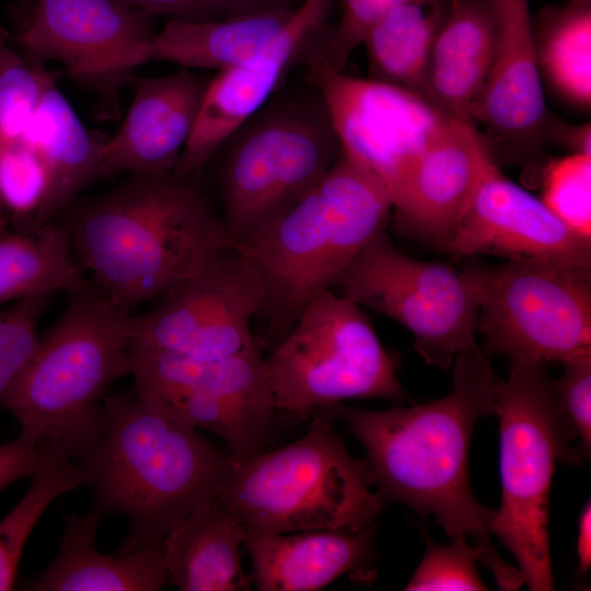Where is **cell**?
Here are the masks:
<instances>
[{
    "mask_svg": "<svg viewBox=\"0 0 591 591\" xmlns=\"http://www.w3.org/2000/svg\"><path fill=\"white\" fill-rule=\"evenodd\" d=\"M546 139H553L561 147L571 151L591 155V128L590 124L568 125L561 120H552Z\"/></svg>",
    "mask_w": 591,
    "mask_h": 591,
    "instance_id": "60d3db41",
    "label": "cell"
},
{
    "mask_svg": "<svg viewBox=\"0 0 591 591\" xmlns=\"http://www.w3.org/2000/svg\"><path fill=\"white\" fill-rule=\"evenodd\" d=\"M581 1H588V2H590V0H581Z\"/></svg>",
    "mask_w": 591,
    "mask_h": 591,
    "instance_id": "f6af8a7d",
    "label": "cell"
},
{
    "mask_svg": "<svg viewBox=\"0 0 591 591\" xmlns=\"http://www.w3.org/2000/svg\"><path fill=\"white\" fill-rule=\"evenodd\" d=\"M577 555L579 571L584 575L591 567V505L583 507L578 522Z\"/></svg>",
    "mask_w": 591,
    "mask_h": 591,
    "instance_id": "b9f144b4",
    "label": "cell"
},
{
    "mask_svg": "<svg viewBox=\"0 0 591 591\" xmlns=\"http://www.w3.org/2000/svg\"><path fill=\"white\" fill-rule=\"evenodd\" d=\"M468 268L490 350L510 362L591 356V268L530 259Z\"/></svg>",
    "mask_w": 591,
    "mask_h": 591,
    "instance_id": "30bf717a",
    "label": "cell"
},
{
    "mask_svg": "<svg viewBox=\"0 0 591 591\" xmlns=\"http://www.w3.org/2000/svg\"><path fill=\"white\" fill-rule=\"evenodd\" d=\"M246 530L221 495L176 523L163 541L169 584L181 591H246L252 576L241 565Z\"/></svg>",
    "mask_w": 591,
    "mask_h": 591,
    "instance_id": "603a6c76",
    "label": "cell"
},
{
    "mask_svg": "<svg viewBox=\"0 0 591 591\" xmlns=\"http://www.w3.org/2000/svg\"><path fill=\"white\" fill-rule=\"evenodd\" d=\"M153 16L118 0H36L10 38L32 58L61 62L97 95L101 119H116L119 90L135 79L132 57L157 34Z\"/></svg>",
    "mask_w": 591,
    "mask_h": 591,
    "instance_id": "5bb4252c",
    "label": "cell"
},
{
    "mask_svg": "<svg viewBox=\"0 0 591 591\" xmlns=\"http://www.w3.org/2000/svg\"><path fill=\"white\" fill-rule=\"evenodd\" d=\"M9 222V217L0 201V232L5 231V227Z\"/></svg>",
    "mask_w": 591,
    "mask_h": 591,
    "instance_id": "7bdbcfd3",
    "label": "cell"
},
{
    "mask_svg": "<svg viewBox=\"0 0 591 591\" xmlns=\"http://www.w3.org/2000/svg\"><path fill=\"white\" fill-rule=\"evenodd\" d=\"M60 290L99 291L74 259L62 218L34 232H0V304Z\"/></svg>",
    "mask_w": 591,
    "mask_h": 591,
    "instance_id": "4316f807",
    "label": "cell"
},
{
    "mask_svg": "<svg viewBox=\"0 0 591 591\" xmlns=\"http://www.w3.org/2000/svg\"><path fill=\"white\" fill-rule=\"evenodd\" d=\"M340 153L326 101L315 84L273 95L215 154L220 159L221 216L234 244L291 208Z\"/></svg>",
    "mask_w": 591,
    "mask_h": 591,
    "instance_id": "52a82bcc",
    "label": "cell"
},
{
    "mask_svg": "<svg viewBox=\"0 0 591 591\" xmlns=\"http://www.w3.org/2000/svg\"><path fill=\"white\" fill-rule=\"evenodd\" d=\"M537 67L549 86L570 104L591 103V5L570 0L547 7L533 23Z\"/></svg>",
    "mask_w": 591,
    "mask_h": 591,
    "instance_id": "f546056e",
    "label": "cell"
},
{
    "mask_svg": "<svg viewBox=\"0 0 591 591\" xmlns=\"http://www.w3.org/2000/svg\"><path fill=\"white\" fill-rule=\"evenodd\" d=\"M559 413L579 451L589 457L591 450V356L564 362V374L553 380Z\"/></svg>",
    "mask_w": 591,
    "mask_h": 591,
    "instance_id": "8d00e7d4",
    "label": "cell"
},
{
    "mask_svg": "<svg viewBox=\"0 0 591 591\" xmlns=\"http://www.w3.org/2000/svg\"><path fill=\"white\" fill-rule=\"evenodd\" d=\"M542 201L572 231L591 239V155L571 153L552 160Z\"/></svg>",
    "mask_w": 591,
    "mask_h": 591,
    "instance_id": "836d02e7",
    "label": "cell"
},
{
    "mask_svg": "<svg viewBox=\"0 0 591 591\" xmlns=\"http://www.w3.org/2000/svg\"><path fill=\"white\" fill-rule=\"evenodd\" d=\"M424 5L394 9L369 30L362 45L368 54L369 79L428 97L432 43L445 14L440 5L430 12Z\"/></svg>",
    "mask_w": 591,
    "mask_h": 591,
    "instance_id": "f1b7e54d",
    "label": "cell"
},
{
    "mask_svg": "<svg viewBox=\"0 0 591 591\" xmlns=\"http://www.w3.org/2000/svg\"><path fill=\"white\" fill-rule=\"evenodd\" d=\"M198 177L175 171L129 173L66 211L79 264L118 308L129 312L160 298L233 246Z\"/></svg>",
    "mask_w": 591,
    "mask_h": 591,
    "instance_id": "7a4b0ae2",
    "label": "cell"
},
{
    "mask_svg": "<svg viewBox=\"0 0 591 591\" xmlns=\"http://www.w3.org/2000/svg\"><path fill=\"white\" fill-rule=\"evenodd\" d=\"M103 515H69L54 560L25 583L32 591H158L169 584L163 542L108 555L96 548Z\"/></svg>",
    "mask_w": 591,
    "mask_h": 591,
    "instance_id": "44dd1931",
    "label": "cell"
},
{
    "mask_svg": "<svg viewBox=\"0 0 591 591\" xmlns=\"http://www.w3.org/2000/svg\"><path fill=\"white\" fill-rule=\"evenodd\" d=\"M392 210L381 182L341 152L291 208L233 245L263 281L259 313L268 321L274 346L314 298L338 286L347 267L385 229Z\"/></svg>",
    "mask_w": 591,
    "mask_h": 591,
    "instance_id": "277c9868",
    "label": "cell"
},
{
    "mask_svg": "<svg viewBox=\"0 0 591 591\" xmlns=\"http://www.w3.org/2000/svg\"><path fill=\"white\" fill-rule=\"evenodd\" d=\"M477 561L475 547L463 535L453 536L449 545L426 537V553L404 590H488L477 573Z\"/></svg>",
    "mask_w": 591,
    "mask_h": 591,
    "instance_id": "d590c367",
    "label": "cell"
},
{
    "mask_svg": "<svg viewBox=\"0 0 591 591\" xmlns=\"http://www.w3.org/2000/svg\"><path fill=\"white\" fill-rule=\"evenodd\" d=\"M208 81L189 68L139 79L120 128L104 143L105 176L123 171H174L192 134Z\"/></svg>",
    "mask_w": 591,
    "mask_h": 591,
    "instance_id": "ac0fdd59",
    "label": "cell"
},
{
    "mask_svg": "<svg viewBox=\"0 0 591 591\" xmlns=\"http://www.w3.org/2000/svg\"><path fill=\"white\" fill-rule=\"evenodd\" d=\"M443 251L591 268V239L507 178L497 162L484 174Z\"/></svg>",
    "mask_w": 591,
    "mask_h": 591,
    "instance_id": "9a60e30c",
    "label": "cell"
},
{
    "mask_svg": "<svg viewBox=\"0 0 591 591\" xmlns=\"http://www.w3.org/2000/svg\"><path fill=\"white\" fill-rule=\"evenodd\" d=\"M434 1L438 0H341L343 12L337 27L309 55V71H343L351 54L362 45L367 33L380 19L403 5Z\"/></svg>",
    "mask_w": 591,
    "mask_h": 591,
    "instance_id": "e575fe53",
    "label": "cell"
},
{
    "mask_svg": "<svg viewBox=\"0 0 591 591\" xmlns=\"http://www.w3.org/2000/svg\"><path fill=\"white\" fill-rule=\"evenodd\" d=\"M39 450L42 456L31 485L0 520V591L13 589L24 545L50 503L85 485L86 476L77 462L59 451Z\"/></svg>",
    "mask_w": 591,
    "mask_h": 591,
    "instance_id": "4dcf8cb0",
    "label": "cell"
},
{
    "mask_svg": "<svg viewBox=\"0 0 591 591\" xmlns=\"http://www.w3.org/2000/svg\"><path fill=\"white\" fill-rule=\"evenodd\" d=\"M40 456L39 448L21 436L0 444V491L21 478L32 476Z\"/></svg>",
    "mask_w": 591,
    "mask_h": 591,
    "instance_id": "74e56055",
    "label": "cell"
},
{
    "mask_svg": "<svg viewBox=\"0 0 591 591\" xmlns=\"http://www.w3.org/2000/svg\"><path fill=\"white\" fill-rule=\"evenodd\" d=\"M152 15H172L190 21L220 20L208 0H118Z\"/></svg>",
    "mask_w": 591,
    "mask_h": 591,
    "instance_id": "f35d334b",
    "label": "cell"
},
{
    "mask_svg": "<svg viewBox=\"0 0 591 591\" xmlns=\"http://www.w3.org/2000/svg\"><path fill=\"white\" fill-rule=\"evenodd\" d=\"M375 526L359 532L310 530L247 534L252 580L258 591H317L344 575L375 579Z\"/></svg>",
    "mask_w": 591,
    "mask_h": 591,
    "instance_id": "d6986e66",
    "label": "cell"
},
{
    "mask_svg": "<svg viewBox=\"0 0 591 591\" xmlns=\"http://www.w3.org/2000/svg\"><path fill=\"white\" fill-rule=\"evenodd\" d=\"M264 348L265 343L256 338L247 348L222 360L131 349L134 391L140 396L193 391L274 398Z\"/></svg>",
    "mask_w": 591,
    "mask_h": 591,
    "instance_id": "484cf974",
    "label": "cell"
},
{
    "mask_svg": "<svg viewBox=\"0 0 591 591\" xmlns=\"http://www.w3.org/2000/svg\"><path fill=\"white\" fill-rule=\"evenodd\" d=\"M53 80L45 61L16 49L8 32L0 27V148L21 140Z\"/></svg>",
    "mask_w": 591,
    "mask_h": 591,
    "instance_id": "1f68e13d",
    "label": "cell"
},
{
    "mask_svg": "<svg viewBox=\"0 0 591 591\" xmlns=\"http://www.w3.org/2000/svg\"><path fill=\"white\" fill-rule=\"evenodd\" d=\"M278 412L304 416L347 399L408 401L399 357L380 341L361 306L326 290L266 357Z\"/></svg>",
    "mask_w": 591,
    "mask_h": 591,
    "instance_id": "9c48e42d",
    "label": "cell"
},
{
    "mask_svg": "<svg viewBox=\"0 0 591 591\" xmlns=\"http://www.w3.org/2000/svg\"><path fill=\"white\" fill-rule=\"evenodd\" d=\"M338 285L357 304L408 329L414 349L431 366L448 369L476 347L478 291L470 268L405 255L381 230L344 271Z\"/></svg>",
    "mask_w": 591,
    "mask_h": 591,
    "instance_id": "8fae6325",
    "label": "cell"
},
{
    "mask_svg": "<svg viewBox=\"0 0 591 591\" xmlns=\"http://www.w3.org/2000/svg\"><path fill=\"white\" fill-rule=\"evenodd\" d=\"M132 324L134 316L100 291L69 293L0 401L20 436L76 461L95 433L111 387L131 373Z\"/></svg>",
    "mask_w": 591,
    "mask_h": 591,
    "instance_id": "5b68a950",
    "label": "cell"
},
{
    "mask_svg": "<svg viewBox=\"0 0 591 591\" xmlns=\"http://www.w3.org/2000/svg\"><path fill=\"white\" fill-rule=\"evenodd\" d=\"M489 2L496 20L494 58L472 117L513 157H523L546 140L552 120L537 67L529 0Z\"/></svg>",
    "mask_w": 591,
    "mask_h": 591,
    "instance_id": "2e32d148",
    "label": "cell"
},
{
    "mask_svg": "<svg viewBox=\"0 0 591 591\" xmlns=\"http://www.w3.org/2000/svg\"><path fill=\"white\" fill-rule=\"evenodd\" d=\"M107 136L88 130L53 80L35 107L21 140L42 158L47 188L33 232L58 219L79 194L105 177L103 147Z\"/></svg>",
    "mask_w": 591,
    "mask_h": 591,
    "instance_id": "ffe728a7",
    "label": "cell"
},
{
    "mask_svg": "<svg viewBox=\"0 0 591 591\" xmlns=\"http://www.w3.org/2000/svg\"><path fill=\"white\" fill-rule=\"evenodd\" d=\"M220 20L290 10V0H208Z\"/></svg>",
    "mask_w": 591,
    "mask_h": 591,
    "instance_id": "ab89813d",
    "label": "cell"
},
{
    "mask_svg": "<svg viewBox=\"0 0 591 591\" xmlns=\"http://www.w3.org/2000/svg\"><path fill=\"white\" fill-rule=\"evenodd\" d=\"M292 9L223 20L173 19L136 51L132 65L161 60L221 71L245 63L275 44Z\"/></svg>",
    "mask_w": 591,
    "mask_h": 591,
    "instance_id": "d4e9b609",
    "label": "cell"
},
{
    "mask_svg": "<svg viewBox=\"0 0 591 591\" xmlns=\"http://www.w3.org/2000/svg\"><path fill=\"white\" fill-rule=\"evenodd\" d=\"M548 374L547 362H510L497 376L495 415L499 418L501 503L490 524L517 559L531 591L554 590L548 510L557 462L579 465Z\"/></svg>",
    "mask_w": 591,
    "mask_h": 591,
    "instance_id": "ba28073f",
    "label": "cell"
},
{
    "mask_svg": "<svg viewBox=\"0 0 591 591\" xmlns=\"http://www.w3.org/2000/svg\"><path fill=\"white\" fill-rule=\"evenodd\" d=\"M74 462L93 509L127 519L123 554L163 542L196 507L219 496L235 457L132 389L105 397L95 433Z\"/></svg>",
    "mask_w": 591,
    "mask_h": 591,
    "instance_id": "3957f363",
    "label": "cell"
},
{
    "mask_svg": "<svg viewBox=\"0 0 591 591\" xmlns=\"http://www.w3.org/2000/svg\"><path fill=\"white\" fill-rule=\"evenodd\" d=\"M46 188V167L34 149L22 141L0 148V201L19 231L33 232Z\"/></svg>",
    "mask_w": 591,
    "mask_h": 591,
    "instance_id": "d6a6232c",
    "label": "cell"
},
{
    "mask_svg": "<svg viewBox=\"0 0 591 591\" xmlns=\"http://www.w3.org/2000/svg\"><path fill=\"white\" fill-rule=\"evenodd\" d=\"M452 390L442 398L383 410L329 407L363 445L376 491L421 515L432 514L452 538L473 540L478 561L501 590L524 584L491 542L496 511L479 503L468 478V450L476 421L495 415L497 375L479 348L453 360Z\"/></svg>",
    "mask_w": 591,
    "mask_h": 591,
    "instance_id": "6da1fadb",
    "label": "cell"
},
{
    "mask_svg": "<svg viewBox=\"0 0 591 591\" xmlns=\"http://www.w3.org/2000/svg\"><path fill=\"white\" fill-rule=\"evenodd\" d=\"M494 162L475 125L453 119L420 157L395 202L397 230L444 250Z\"/></svg>",
    "mask_w": 591,
    "mask_h": 591,
    "instance_id": "e0dca14e",
    "label": "cell"
},
{
    "mask_svg": "<svg viewBox=\"0 0 591 591\" xmlns=\"http://www.w3.org/2000/svg\"><path fill=\"white\" fill-rule=\"evenodd\" d=\"M294 62L288 51L274 45L257 58L209 79L174 171L199 176L219 148L275 94Z\"/></svg>",
    "mask_w": 591,
    "mask_h": 591,
    "instance_id": "cb8c5ba5",
    "label": "cell"
},
{
    "mask_svg": "<svg viewBox=\"0 0 591 591\" xmlns=\"http://www.w3.org/2000/svg\"><path fill=\"white\" fill-rule=\"evenodd\" d=\"M322 92L341 152L373 175L393 207L426 150L453 119L419 93L343 71H308Z\"/></svg>",
    "mask_w": 591,
    "mask_h": 591,
    "instance_id": "4fadbf2b",
    "label": "cell"
},
{
    "mask_svg": "<svg viewBox=\"0 0 591 591\" xmlns=\"http://www.w3.org/2000/svg\"><path fill=\"white\" fill-rule=\"evenodd\" d=\"M138 396L186 426L218 436L236 459L256 454L271 441L279 413L271 397L193 391Z\"/></svg>",
    "mask_w": 591,
    "mask_h": 591,
    "instance_id": "83f0119b",
    "label": "cell"
},
{
    "mask_svg": "<svg viewBox=\"0 0 591 591\" xmlns=\"http://www.w3.org/2000/svg\"><path fill=\"white\" fill-rule=\"evenodd\" d=\"M373 486L368 459L354 457L331 424L314 418L300 439L235 457L220 495L246 535L359 532L374 525L386 505Z\"/></svg>",
    "mask_w": 591,
    "mask_h": 591,
    "instance_id": "8992f818",
    "label": "cell"
},
{
    "mask_svg": "<svg viewBox=\"0 0 591 591\" xmlns=\"http://www.w3.org/2000/svg\"><path fill=\"white\" fill-rule=\"evenodd\" d=\"M293 4L298 5L299 3H301L303 0H290Z\"/></svg>",
    "mask_w": 591,
    "mask_h": 591,
    "instance_id": "ee69618b",
    "label": "cell"
},
{
    "mask_svg": "<svg viewBox=\"0 0 591 591\" xmlns=\"http://www.w3.org/2000/svg\"><path fill=\"white\" fill-rule=\"evenodd\" d=\"M496 20L489 0H452L432 43L427 95L450 117L475 125L472 114L487 81Z\"/></svg>",
    "mask_w": 591,
    "mask_h": 591,
    "instance_id": "7402d4cb",
    "label": "cell"
},
{
    "mask_svg": "<svg viewBox=\"0 0 591 591\" xmlns=\"http://www.w3.org/2000/svg\"><path fill=\"white\" fill-rule=\"evenodd\" d=\"M158 300L134 316L131 349L222 360L256 339L251 321L263 308L265 289L251 260L232 246Z\"/></svg>",
    "mask_w": 591,
    "mask_h": 591,
    "instance_id": "7c38bea8",
    "label": "cell"
}]
</instances>
